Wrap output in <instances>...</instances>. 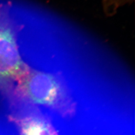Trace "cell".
I'll return each instance as SVG.
<instances>
[{
    "mask_svg": "<svg viewBox=\"0 0 135 135\" xmlns=\"http://www.w3.org/2000/svg\"><path fill=\"white\" fill-rule=\"evenodd\" d=\"M11 104H38L51 109L64 118H71L76 104L62 77L31 67L6 92Z\"/></svg>",
    "mask_w": 135,
    "mask_h": 135,
    "instance_id": "obj_1",
    "label": "cell"
},
{
    "mask_svg": "<svg viewBox=\"0 0 135 135\" xmlns=\"http://www.w3.org/2000/svg\"><path fill=\"white\" fill-rule=\"evenodd\" d=\"M20 27L10 14L9 3L0 5V88L5 92L27 72L29 66L22 56L19 45Z\"/></svg>",
    "mask_w": 135,
    "mask_h": 135,
    "instance_id": "obj_2",
    "label": "cell"
},
{
    "mask_svg": "<svg viewBox=\"0 0 135 135\" xmlns=\"http://www.w3.org/2000/svg\"><path fill=\"white\" fill-rule=\"evenodd\" d=\"M13 108L8 120L16 126L19 135H59L47 118L38 111Z\"/></svg>",
    "mask_w": 135,
    "mask_h": 135,
    "instance_id": "obj_3",
    "label": "cell"
}]
</instances>
